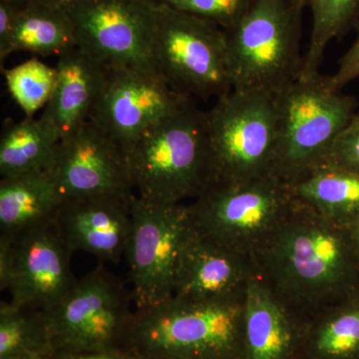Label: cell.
I'll use <instances>...</instances> for the list:
<instances>
[{"label":"cell","instance_id":"1","mask_svg":"<svg viewBox=\"0 0 359 359\" xmlns=\"http://www.w3.org/2000/svg\"><path fill=\"white\" fill-rule=\"evenodd\" d=\"M252 259L259 278L304 325L359 292L351 230L330 223L297 200Z\"/></svg>","mask_w":359,"mask_h":359},{"label":"cell","instance_id":"2","mask_svg":"<svg viewBox=\"0 0 359 359\" xmlns=\"http://www.w3.org/2000/svg\"><path fill=\"white\" fill-rule=\"evenodd\" d=\"M127 161L134 194L142 200H195L211 183L205 111L187 99L141 135Z\"/></svg>","mask_w":359,"mask_h":359},{"label":"cell","instance_id":"3","mask_svg":"<svg viewBox=\"0 0 359 359\" xmlns=\"http://www.w3.org/2000/svg\"><path fill=\"white\" fill-rule=\"evenodd\" d=\"M244 302L171 297L135 309L124 349L139 359H245Z\"/></svg>","mask_w":359,"mask_h":359},{"label":"cell","instance_id":"4","mask_svg":"<svg viewBox=\"0 0 359 359\" xmlns=\"http://www.w3.org/2000/svg\"><path fill=\"white\" fill-rule=\"evenodd\" d=\"M278 136L273 176L287 186L327 164L358 109L330 76L299 77L276 95Z\"/></svg>","mask_w":359,"mask_h":359},{"label":"cell","instance_id":"5","mask_svg":"<svg viewBox=\"0 0 359 359\" xmlns=\"http://www.w3.org/2000/svg\"><path fill=\"white\" fill-rule=\"evenodd\" d=\"M304 0H257L224 29L233 90L278 95L301 75Z\"/></svg>","mask_w":359,"mask_h":359},{"label":"cell","instance_id":"6","mask_svg":"<svg viewBox=\"0 0 359 359\" xmlns=\"http://www.w3.org/2000/svg\"><path fill=\"white\" fill-rule=\"evenodd\" d=\"M205 117L210 185L273 176L278 136L276 96L257 90L233 89L205 111Z\"/></svg>","mask_w":359,"mask_h":359},{"label":"cell","instance_id":"7","mask_svg":"<svg viewBox=\"0 0 359 359\" xmlns=\"http://www.w3.org/2000/svg\"><path fill=\"white\" fill-rule=\"evenodd\" d=\"M151 57L179 95L218 100L233 90L224 29L204 18L158 2Z\"/></svg>","mask_w":359,"mask_h":359},{"label":"cell","instance_id":"8","mask_svg":"<svg viewBox=\"0 0 359 359\" xmlns=\"http://www.w3.org/2000/svg\"><path fill=\"white\" fill-rule=\"evenodd\" d=\"M290 187L273 176L212 184L188 205L194 230L211 242L254 256L294 209Z\"/></svg>","mask_w":359,"mask_h":359},{"label":"cell","instance_id":"9","mask_svg":"<svg viewBox=\"0 0 359 359\" xmlns=\"http://www.w3.org/2000/svg\"><path fill=\"white\" fill-rule=\"evenodd\" d=\"M131 290L102 264L44 311L53 353L124 348L135 311Z\"/></svg>","mask_w":359,"mask_h":359},{"label":"cell","instance_id":"10","mask_svg":"<svg viewBox=\"0 0 359 359\" xmlns=\"http://www.w3.org/2000/svg\"><path fill=\"white\" fill-rule=\"evenodd\" d=\"M126 257L136 309L173 297L180 259L191 228L188 205L155 204L132 195Z\"/></svg>","mask_w":359,"mask_h":359},{"label":"cell","instance_id":"11","mask_svg":"<svg viewBox=\"0 0 359 359\" xmlns=\"http://www.w3.org/2000/svg\"><path fill=\"white\" fill-rule=\"evenodd\" d=\"M63 9L74 26L78 48L97 62L108 69L157 74L151 57L156 0H75Z\"/></svg>","mask_w":359,"mask_h":359},{"label":"cell","instance_id":"12","mask_svg":"<svg viewBox=\"0 0 359 359\" xmlns=\"http://www.w3.org/2000/svg\"><path fill=\"white\" fill-rule=\"evenodd\" d=\"M71 252L55 224L15 238L0 235V289L16 306L46 311L77 282Z\"/></svg>","mask_w":359,"mask_h":359},{"label":"cell","instance_id":"13","mask_svg":"<svg viewBox=\"0 0 359 359\" xmlns=\"http://www.w3.org/2000/svg\"><path fill=\"white\" fill-rule=\"evenodd\" d=\"M189 97L175 93L159 75L135 69H108L90 119L128 156L141 135L173 112Z\"/></svg>","mask_w":359,"mask_h":359},{"label":"cell","instance_id":"14","mask_svg":"<svg viewBox=\"0 0 359 359\" xmlns=\"http://www.w3.org/2000/svg\"><path fill=\"white\" fill-rule=\"evenodd\" d=\"M48 172L65 199L134 194L127 156L91 119L59 141Z\"/></svg>","mask_w":359,"mask_h":359},{"label":"cell","instance_id":"15","mask_svg":"<svg viewBox=\"0 0 359 359\" xmlns=\"http://www.w3.org/2000/svg\"><path fill=\"white\" fill-rule=\"evenodd\" d=\"M257 275L252 257L211 242L192 226L182 250L173 297L194 302H244Z\"/></svg>","mask_w":359,"mask_h":359},{"label":"cell","instance_id":"16","mask_svg":"<svg viewBox=\"0 0 359 359\" xmlns=\"http://www.w3.org/2000/svg\"><path fill=\"white\" fill-rule=\"evenodd\" d=\"M133 195V194H132ZM132 195H101L63 200L55 228L71 252L118 264L131 235Z\"/></svg>","mask_w":359,"mask_h":359},{"label":"cell","instance_id":"17","mask_svg":"<svg viewBox=\"0 0 359 359\" xmlns=\"http://www.w3.org/2000/svg\"><path fill=\"white\" fill-rule=\"evenodd\" d=\"M56 70L55 88L40 118L52 125L62 140L89 121L108 68L75 46L58 56Z\"/></svg>","mask_w":359,"mask_h":359},{"label":"cell","instance_id":"18","mask_svg":"<svg viewBox=\"0 0 359 359\" xmlns=\"http://www.w3.org/2000/svg\"><path fill=\"white\" fill-rule=\"evenodd\" d=\"M306 325L297 320L259 276L244 302L245 359H297Z\"/></svg>","mask_w":359,"mask_h":359},{"label":"cell","instance_id":"19","mask_svg":"<svg viewBox=\"0 0 359 359\" xmlns=\"http://www.w3.org/2000/svg\"><path fill=\"white\" fill-rule=\"evenodd\" d=\"M63 200L48 170L2 178L0 235L15 238L55 224Z\"/></svg>","mask_w":359,"mask_h":359},{"label":"cell","instance_id":"20","mask_svg":"<svg viewBox=\"0 0 359 359\" xmlns=\"http://www.w3.org/2000/svg\"><path fill=\"white\" fill-rule=\"evenodd\" d=\"M289 187L297 202L330 223L346 230L359 224V172L330 162Z\"/></svg>","mask_w":359,"mask_h":359},{"label":"cell","instance_id":"21","mask_svg":"<svg viewBox=\"0 0 359 359\" xmlns=\"http://www.w3.org/2000/svg\"><path fill=\"white\" fill-rule=\"evenodd\" d=\"M299 358L359 359V292L306 323Z\"/></svg>","mask_w":359,"mask_h":359},{"label":"cell","instance_id":"22","mask_svg":"<svg viewBox=\"0 0 359 359\" xmlns=\"http://www.w3.org/2000/svg\"><path fill=\"white\" fill-rule=\"evenodd\" d=\"M59 141L57 131L42 118H25L11 124L4 130L0 140L1 178L46 171Z\"/></svg>","mask_w":359,"mask_h":359},{"label":"cell","instance_id":"23","mask_svg":"<svg viewBox=\"0 0 359 359\" xmlns=\"http://www.w3.org/2000/svg\"><path fill=\"white\" fill-rule=\"evenodd\" d=\"M77 46L74 26L63 7L28 1L14 20L13 52L58 56Z\"/></svg>","mask_w":359,"mask_h":359},{"label":"cell","instance_id":"24","mask_svg":"<svg viewBox=\"0 0 359 359\" xmlns=\"http://www.w3.org/2000/svg\"><path fill=\"white\" fill-rule=\"evenodd\" d=\"M313 18L311 39L299 77L320 73L328 44L359 25V0H304Z\"/></svg>","mask_w":359,"mask_h":359},{"label":"cell","instance_id":"25","mask_svg":"<svg viewBox=\"0 0 359 359\" xmlns=\"http://www.w3.org/2000/svg\"><path fill=\"white\" fill-rule=\"evenodd\" d=\"M53 353L46 314L40 309L0 304V359L18 355L47 358Z\"/></svg>","mask_w":359,"mask_h":359},{"label":"cell","instance_id":"26","mask_svg":"<svg viewBox=\"0 0 359 359\" xmlns=\"http://www.w3.org/2000/svg\"><path fill=\"white\" fill-rule=\"evenodd\" d=\"M4 77L13 100L25 112L26 118H33L50 101L57 80V70L39 58L32 57L6 70Z\"/></svg>","mask_w":359,"mask_h":359},{"label":"cell","instance_id":"27","mask_svg":"<svg viewBox=\"0 0 359 359\" xmlns=\"http://www.w3.org/2000/svg\"><path fill=\"white\" fill-rule=\"evenodd\" d=\"M198 18H204L223 29L233 27L249 13L257 0H156Z\"/></svg>","mask_w":359,"mask_h":359},{"label":"cell","instance_id":"28","mask_svg":"<svg viewBox=\"0 0 359 359\" xmlns=\"http://www.w3.org/2000/svg\"><path fill=\"white\" fill-rule=\"evenodd\" d=\"M330 162L359 172V111L340 135Z\"/></svg>","mask_w":359,"mask_h":359},{"label":"cell","instance_id":"29","mask_svg":"<svg viewBox=\"0 0 359 359\" xmlns=\"http://www.w3.org/2000/svg\"><path fill=\"white\" fill-rule=\"evenodd\" d=\"M356 29L358 36L351 48L340 58L337 72L330 76L335 89L342 90L347 83L359 77V25Z\"/></svg>","mask_w":359,"mask_h":359},{"label":"cell","instance_id":"30","mask_svg":"<svg viewBox=\"0 0 359 359\" xmlns=\"http://www.w3.org/2000/svg\"><path fill=\"white\" fill-rule=\"evenodd\" d=\"M18 8L0 0V60L4 62L13 52L14 20Z\"/></svg>","mask_w":359,"mask_h":359},{"label":"cell","instance_id":"31","mask_svg":"<svg viewBox=\"0 0 359 359\" xmlns=\"http://www.w3.org/2000/svg\"><path fill=\"white\" fill-rule=\"evenodd\" d=\"M45 359H139L124 348L95 351H58Z\"/></svg>","mask_w":359,"mask_h":359},{"label":"cell","instance_id":"32","mask_svg":"<svg viewBox=\"0 0 359 359\" xmlns=\"http://www.w3.org/2000/svg\"><path fill=\"white\" fill-rule=\"evenodd\" d=\"M29 1L37 2V4H44V6L63 7L75 0H29Z\"/></svg>","mask_w":359,"mask_h":359},{"label":"cell","instance_id":"33","mask_svg":"<svg viewBox=\"0 0 359 359\" xmlns=\"http://www.w3.org/2000/svg\"><path fill=\"white\" fill-rule=\"evenodd\" d=\"M351 238H353V243L354 250H355L356 257L359 264V224L353 230H351Z\"/></svg>","mask_w":359,"mask_h":359},{"label":"cell","instance_id":"34","mask_svg":"<svg viewBox=\"0 0 359 359\" xmlns=\"http://www.w3.org/2000/svg\"><path fill=\"white\" fill-rule=\"evenodd\" d=\"M6 1L8 2V4H11V6L16 7V8L20 9L22 8L25 4H27L29 0H6Z\"/></svg>","mask_w":359,"mask_h":359},{"label":"cell","instance_id":"35","mask_svg":"<svg viewBox=\"0 0 359 359\" xmlns=\"http://www.w3.org/2000/svg\"><path fill=\"white\" fill-rule=\"evenodd\" d=\"M6 359H45L44 358H40V356L36 355H18L13 356V358H9Z\"/></svg>","mask_w":359,"mask_h":359},{"label":"cell","instance_id":"36","mask_svg":"<svg viewBox=\"0 0 359 359\" xmlns=\"http://www.w3.org/2000/svg\"><path fill=\"white\" fill-rule=\"evenodd\" d=\"M297 359H302V358H297Z\"/></svg>","mask_w":359,"mask_h":359}]
</instances>
